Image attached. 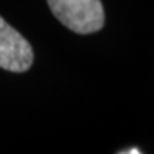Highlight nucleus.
Wrapping results in <instances>:
<instances>
[{"label": "nucleus", "instance_id": "3", "mask_svg": "<svg viewBox=\"0 0 154 154\" xmlns=\"http://www.w3.org/2000/svg\"><path fill=\"white\" fill-rule=\"evenodd\" d=\"M119 153L120 154H141L143 151L140 149H137V147H131V149H128V150H121Z\"/></svg>", "mask_w": 154, "mask_h": 154}, {"label": "nucleus", "instance_id": "2", "mask_svg": "<svg viewBox=\"0 0 154 154\" xmlns=\"http://www.w3.org/2000/svg\"><path fill=\"white\" fill-rule=\"evenodd\" d=\"M33 64L32 46L0 16V67L14 73L27 72Z\"/></svg>", "mask_w": 154, "mask_h": 154}, {"label": "nucleus", "instance_id": "1", "mask_svg": "<svg viewBox=\"0 0 154 154\" xmlns=\"http://www.w3.org/2000/svg\"><path fill=\"white\" fill-rule=\"evenodd\" d=\"M47 3L56 19L74 33L90 34L104 26L100 0H47Z\"/></svg>", "mask_w": 154, "mask_h": 154}]
</instances>
